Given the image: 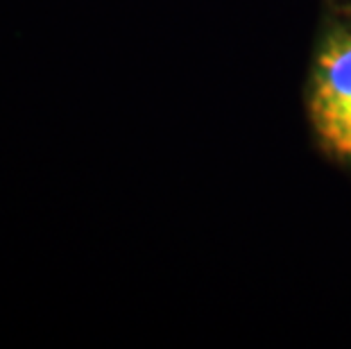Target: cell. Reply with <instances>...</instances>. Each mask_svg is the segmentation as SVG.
I'll return each mask as SVG.
<instances>
[{"label": "cell", "instance_id": "6da1fadb", "mask_svg": "<svg viewBox=\"0 0 351 349\" xmlns=\"http://www.w3.org/2000/svg\"><path fill=\"white\" fill-rule=\"evenodd\" d=\"M308 111L319 143L335 159L351 161V27L335 29L319 48Z\"/></svg>", "mask_w": 351, "mask_h": 349}]
</instances>
